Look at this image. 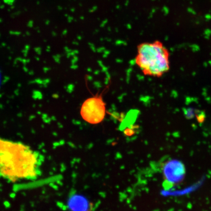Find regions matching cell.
Wrapping results in <instances>:
<instances>
[{
	"label": "cell",
	"instance_id": "cell-1",
	"mask_svg": "<svg viewBox=\"0 0 211 211\" xmlns=\"http://www.w3.org/2000/svg\"><path fill=\"white\" fill-rule=\"evenodd\" d=\"M1 175L11 182L35 180L41 174L44 157L21 142L1 139Z\"/></svg>",
	"mask_w": 211,
	"mask_h": 211
},
{
	"label": "cell",
	"instance_id": "cell-2",
	"mask_svg": "<svg viewBox=\"0 0 211 211\" xmlns=\"http://www.w3.org/2000/svg\"><path fill=\"white\" fill-rule=\"evenodd\" d=\"M170 57L168 49L156 40L138 45L135 62L145 76L160 78L170 70Z\"/></svg>",
	"mask_w": 211,
	"mask_h": 211
},
{
	"label": "cell",
	"instance_id": "cell-3",
	"mask_svg": "<svg viewBox=\"0 0 211 211\" xmlns=\"http://www.w3.org/2000/svg\"><path fill=\"white\" fill-rule=\"evenodd\" d=\"M105 114V104L101 97L88 99L84 103L81 110L83 118L92 124H97L102 121Z\"/></svg>",
	"mask_w": 211,
	"mask_h": 211
},
{
	"label": "cell",
	"instance_id": "cell-4",
	"mask_svg": "<svg viewBox=\"0 0 211 211\" xmlns=\"http://www.w3.org/2000/svg\"><path fill=\"white\" fill-rule=\"evenodd\" d=\"M163 174L166 181L175 185L183 181L185 175V168L183 163L177 159H170L163 166Z\"/></svg>",
	"mask_w": 211,
	"mask_h": 211
},
{
	"label": "cell",
	"instance_id": "cell-5",
	"mask_svg": "<svg viewBox=\"0 0 211 211\" xmlns=\"http://www.w3.org/2000/svg\"><path fill=\"white\" fill-rule=\"evenodd\" d=\"M69 207L73 211H87L89 203L83 196L75 195L72 196L69 202Z\"/></svg>",
	"mask_w": 211,
	"mask_h": 211
}]
</instances>
